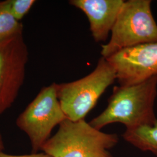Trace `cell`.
<instances>
[{
    "instance_id": "12",
    "label": "cell",
    "mask_w": 157,
    "mask_h": 157,
    "mask_svg": "<svg viewBox=\"0 0 157 157\" xmlns=\"http://www.w3.org/2000/svg\"><path fill=\"white\" fill-rule=\"evenodd\" d=\"M0 157H52L50 155L45 154L44 152L40 153H32L29 155H15L7 154L3 151L0 152Z\"/></svg>"
},
{
    "instance_id": "9",
    "label": "cell",
    "mask_w": 157,
    "mask_h": 157,
    "mask_svg": "<svg viewBox=\"0 0 157 157\" xmlns=\"http://www.w3.org/2000/svg\"><path fill=\"white\" fill-rule=\"evenodd\" d=\"M124 139L143 151H150L157 156V120L153 124L126 130Z\"/></svg>"
},
{
    "instance_id": "10",
    "label": "cell",
    "mask_w": 157,
    "mask_h": 157,
    "mask_svg": "<svg viewBox=\"0 0 157 157\" xmlns=\"http://www.w3.org/2000/svg\"><path fill=\"white\" fill-rule=\"evenodd\" d=\"M23 33V25L10 11L7 0L0 6V42L15 35Z\"/></svg>"
},
{
    "instance_id": "2",
    "label": "cell",
    "mask_w": 157,
    "mask_h": 157,
    "mask_svg": "<svg viewBox=\"0 0 157 157\" xmlns=\"http://www.w3.org/2000/svg\"><path fill=\"white\" fill-rule=\"evenodd\" d=\"M118 141L117 134L104 133L84 119H66L41 151L52 157H113L109 150Z\"/></svg>"
},
{
    "instance_id": "1",
    "label": "cell",
    "mask_w": 157,
    "mask_h": 157,
    "mask_svg": "<svg viewBox=\"0 0 157 157\" xmlns=\"http://www.w3.org/2000/svg\"><path fill=\"white\" fill-rule=\"evenodd\" d=\"M157 76L138 84L116 86L105 109L90 124L98 130L116 122L124 124L126 129L153 124L157 120Z\"/></svg>"
},
{
    "instance_id": "14",
    "label": "cell",
    "mask_w": 157,
    "mask_h": 157,
    "mask_svg": "<svg viewBox=\"0 0 157 157\" xmlns=\"http://www.w3.org/2000/svg\"><path fill=\"white\" fill-rule=\"evenodd\" d=\"M3 3H4V1H0V6L3 4Z\"/></svg>"
},
{
    "instance_id": "4",
    "label": "cell",
    "mask_w": 157,
    "mask_h": 157,
    "mask_svg": "<svg viewBox=\"0 0 157 157\" xmlns=\"http://www.w3.org/2000/svg\"><path fill=\"white\" fill-rule=\"evenodd\" d=\"M116 79L115 69L102 57L95 69L87 76L72 82L57 84L58 98L67 119L72 121L84 119Z\"/></svg>"
},
{
    "instance_id": "11",
    "label": "cell",
    "mask_w": 157,
    "mask_h": 157,
    "mask_svg": "<svg viewBox=\"0 0 157 157\" xmlns=\"http://www.w3.org/2000/svg\"><path fill=\"white\" fill-rule=\"evenodd\" d=\"M34 0H7L8 8L13 17L21 21L36 3Z\"/></svg>"
},
{
    "instance_id": "7",
    "label": "cell",
    "mask_w": 157,
    "mask_h": 157,
    "mask_svg": "<svg viewBox=\"0 0 157 157\" xmlns=\"http://www.w3.org/2000/svg\"><path fill=\"white\" fill-rule=\"evenodd\" d=\"M106 59L120 86L138 84L157 76V42L125 48Z\"/></svg>"
},
{
    "instance_id": "5",
    "label": "cell",
    "mask_w": 157,
    "mask_h": 157,
    "mask_svg": "<svg viewBox=\"0 0 157 157\" xmlns=\"http://www.w3.org/2000/svg\"><path fill=\"white\" fill-rule=\"evenodd\" d=\"M67 119L57 95V84L43 87L17 119V126L28 136L32 152L37 153L52 130Z\"/></svg>"
},
{
    "instance_id": "8",
    "label": "cell",
    "mask_w": 157,
    "mask_h": 157,
    "mask_svg": "<svg viewBox=\"0 0 157 157\" xmlns=\"http://www.w3.org/2000/svg\"><path fill=\"white\" fill-rule=\"evenodd\" d=\"M124 0H71L69 4L84 12L97 42L105 41L117 19Z\"/></svg>"
},
{
    "instance_id": "13",
    "label": "cell",
    "mask_w": 157,
    "mask_h": 157,
    "mask_svg": "<svg viewBox=\"0 0 157 157\" xmlns=\"http://www.w3.org/2000/svg\"><path fill=\"white\" fill-rule=\"evenodd\" d=\"M5 148L4 147V142L2 139V136L0 133V152L4 151V150Z\"/></svg>"
},
{
    "instance_id": "6",
    "label": "cell",
    "mask_w": 157,
    "mask_h": 157,
    "mask_svg": "<svg viewBox=\"0 0 157 157\" xmlns=\"http://www.w3.org/2000/svg\"><path fill=\"white\" fill-rule=\"evenodd\" d=\"M28 59L23 33L0 42V115L16 100L24 83Z\"/></svg>"
},
{
    "instance_id": "3",
    "label": "cell",
    "mask_w": 157,
    "mask_h": 157,
    "mask_svg": "<svg viewBox=\"0 0 157 157\" xmlns=\"http://www.w3.org/2000/svg\"><path fill=\"white\" fill-rule=\"evenodd\" d=\"M151 4L150 0L124 1L109 41L101 46L103 58L136 45L157 42V24L152 14Z\"/></svg>"
}]
</instances>
